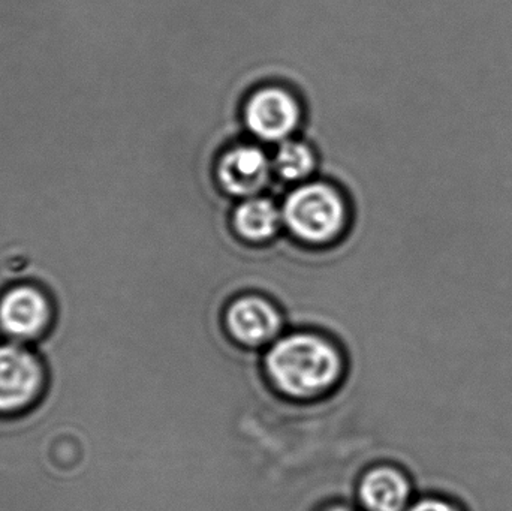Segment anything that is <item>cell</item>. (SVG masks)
I'll use <instances>...</instances> for the list:
<instances>
[{
	"label": "cell",
	"mask_w": 512,
	"mask_h": 511,
	"mask_svg": "<svg viewBox=\"0 0 512 511\" xmlns=\"http://www.w3.org/2000/svg\"><path fill=\"white\" fill-rule=\"evenodd\" d=\"M265 368L276 389L297 399L330 392L343 374L339 350L315 333H292L274 342Z\"/></svg>",
	"instance_id": "cell-1"
},
{
	"label": "cell",
	"mask_w": 512,
	"mask_h": 511,
	"mask_svg": "<svg viewBox=\"0 0 512 511\" xmlns=\"http://www.w3.org/2000/svg\"><path fill=\"white\" fill-rule=\"evenodd\" d=\"M280 210L283 227L295 239L312 246L336 240L348 219L339 189L325 182L301 183L286 195Z\"/></svg>",
	"instance_id": "cell-2"
},
{
	"label": "cell",
	"mask_w": 512,
	"mask_h": 511,
	"mask_svg": "<svg viewBox=\"0 0 512 511\" xmlns=\"http://www.w3.org/2000/svg\"><path fill=\"white\" fill-rule=\"evenodd\" d=\"M47 371L35 348L15 341L0 342V416H17L44 395Z\"/></svg>",
	"instance_id": "cell-3"
},
{
	"label": "cell",
	"mask_w": 512,
	"mask_h": 511,
	"mask_svg": "<svg viewBox=\"0 0 512 511\" xmlns=\"http://www.w3.org/2000/svg\"><path fill=\"white\" fill-rule=\"evenodd\" d=\"M54 317L53 299L38 285H14L0 296V335L6 341L35 344L47 335Z\"/></svg>",
	"instance_id": "cell-4"
},
{
	"label": "cell",
	"mask_w": 512,
	"mask_h": 511,
	"mask_svg": "<svg viewBox=\"0 0 512 511\" xmlns=\"http://www.w3.org/2000/svg\"><path fill=\"white\" fill-rule=\"evenodd\" d=\"M246 129L265 143H282L301 122V107L289 90L265 86L249 95L243 108Z\"/></svg>",
	"instance_id": "cell-5"
},
{
	"label": "cell",
	"mask_w": 512,
	"mask_h": 511,
	"mask_svg": "<svg viewBox=\"0 0 512 511\" xmlns=\"http://www.w3.org/2000/svg\"><path fill=\"white\" fill-rule=\"evenodd\" d=\"M271 158L255 144H239L225 150L216 165L219 185L231 197H256L270 182Z\"/></svg>",
	"instance_id": "cell-6"
},
{
	"label": "cell",
	"mask_w": 512,
	"mask_h": 511,
	"mask_svg": "<svg viewBox=\"0 0 512 511\" xmlns=\"http://www.w3.org/2000/svg\"><path fill=\"white\" fill-rule=\"evenodd\" d=\"M228 332L240 344L261 347L279 335L282 317L276 306L264 297L249 294L239 297L225 312Z\"/></svg>",
	"instance_id": "cell-7"
},
{
	"label": "cell",
	"mask_w": 512,
	"mask_h": 511,
	"mask_svg": "<svg viewBox=\"0 0 512 511\" xmlns=\"http://www.w3.org/2000/svg\"><path fill=\"white\" fill-rule=\"evenodd\" d=\"M360 498L369 511H405L411 500V483L397 468H373L361 480Z\"/></svg>",
	"instance_id": "cell-8"
},
{
	"label": "cell",
	"mask_w": 512,
	"mask_h": 511,
	"mask_svg": "<svg viewBox=\"0 0 512 511\" xmlns=\"http://www.w3.org/2000/svg\"><path fill=\"white\" fill-rule=\"evenodd\" d=\"M282 225V210L267 197L245 198L233 212L234 231L246 242H267Z\"/></svg>",
	"instance_id": "cell-9"
},
{
	"label": "cell",
	"mask_w": 512,
	"mask_h": 511,
	"mask_svg": "<svg viewBox=\"0 0 512 511\" xmlns=\"http://www.w3.org/2000/svg\"><path fill=\"white\" fill-rule=\"evenodd\" d=\"M273 173L285 182H303L316 168V155L309 144L300 140L282 141L271 158Z\"/></svg>",
	"instance_id": "cell-10"
},
{
	"label": "cell",
	"mask_w": 512,
	"mask_h": 511,
	"mask_svg": "<svg viewBox=\"0 0 512 511\" xmlns=\"http://www.w3.org/2000/svg\"><path fill=\"white\" fill-rule=\"evenodd\" d=\"M408 511H463L456 504L445 498H423L417 501Z\"/></svg>",
	"instance_id": "cell-11"
},
{
	"label": "cell",
	"mask_w": 512,
	"mask_h": 511,
	"mask_svg": "<svg viewBox=\"0 0 512 511\" xmlns=\"http://www.w3.org/2000/svg\"><path fill=\"white\" fill-rule=\"evenodd\" d=\"M327 511H351V510L346 509V507L337 506V507H331V509L327 510Z\"/></svg>",
	"instance_id": "cell-12"
}]
</instances>
